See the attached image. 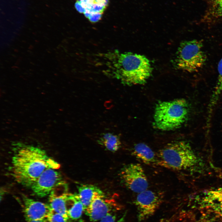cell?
Returning a JSON list of instances; mask_svg holds the SVG:
<instances>
[{"label":"cell","mask_w":222,"mask_h":222,"mask_svg":"<svg viewBox=\"0 0 222 222\" xmlns=\"http://www.w3.org/2000/svg\"><path fill=\"white\" fill-rule=\"evenodd\" d=\"M80 222H85L82 220H80Z\"/></svg>","instance_id":"obj_26"},{"label":"cell","mask_w":222,"mask_h":222,"mask_svg":"<svg viewBox=\"0 0 222 222\" xmlns=\"http://www.w3.org/2000/svg\"><path fill=\"white\" fill-rule=\"evenodd\" d=\"M126 215V212H125L121 218L117 220L115 215L110 212L101 219L100 222H124Z\"/></svg>","instance_id":"obj_20"},{"label":"cell","mask_w":222,"mask_h":222,"mask_svg":"<svg viewBox=\"0 0 222 222\" xmlns=\"http://www.w3.org/2000/svg\"><path fill=\"white\" fill-rule=\"evenodd\" d=\"M98 143L108 150L114 152L120 148L121 142L119 136L111 133L102 134L97 141Z\"/></svg>","instance_id":"obj_16"},{"label":"cell","mask_w":222,"mask_h":222,"mask_svg":"<svg viewBox=\"0 0 222 222\" xmlns=\"http://www.w3.org/2000/svg\"><path fill=\"white\" fill-rule=\"evenodd\" d=\"M75 6L76 10L79 12L84 13L85 9L82 6L79 2L77 1L75 4Z\"/></svg>","instance_id":"obj_23"},{"label":"cell","mask_w":222,"mask_h":222,"mask_svg":"<svg viewBox=\"0 0 222 222\" xmlns=\"http://www.w3.org/2000/svg\"><path fill=\"white\" fill-rule=\"evenodd\" d=\"M138 194L134 203L137 209L138 219L140 222L154 214L162 203V197L157 192L147 189Z\"/></svg>","instance_id":"obj_8"},{"label":"cell","mask_w":222,"mask_h":222,"mask_svg":"<svg viewBox=\"0 0 222 222\" xmlns=\"http://www.w3.org/2000/svg\"><path fill=\"white\" fill-rule=\"evenodd\" d=\"M66 205L67 215L71 220H76L81 217L84 209L78 194L68 193Z\"/></svg>","instance_id":"obj_14"},{"label":"cell","mask_w":222,"mask_h":222,"mask_svg":"<svg viewBox=\"0 0 222 222\" xmlns=\"http://www.w3.org/2000/svg\"><path fill=\"white\" fill-rule=\"evenodd\" d=\"M14 148L11 174L15 181L24 186L30 187L46 169L57 170L60 167L58 162L39 147L21 144Z\"/></svg>","instance_id":"obj_1"},{"label":"cell","mask_w":222,"mask_h":222,"mask_svg":"<svg viewBox=\"0 0 222 222\" xmlns=\"http://www.w3.org/2000/svg\"><path fill=\"white\" fill-rule=\"evenodd\" d=\"M44 220L45 222H72L70 219L66 218L52 209Z\"/></svg>","instance_id":"obj_18"},{"label":"cell","mask_w":222,"mask_h":222,"mask_svg":"<svg viewBox=\"0 0 222 222\" xmlns=\"http://www.w3.org/2000/svg\"><path fill=\"white\" fill-rule=\"evenodd\" d=\"M68 194L67 190L59 193L55 190L49 195L48 204L53 210L66 218L70 219L67 214L66 205Z\"/></svg>","instance_id":"obj_13"},{"label":"cell","mask_w":222,"mask_h":222,"mask_svg":"<svg viewBox=\"0 0 222 222\" xmlns=\"http://www.w3.org/2000/svg\"><path fill=\"white\" fill-rule=\"evenodd\" d=\"M112 202L106 198L100 190L95 193L90 204L84 211L91 221H97L111 212L112 209Z\"/></svg>","instance_id":"obj_9"},{"label":"cell","mask_w":222,"mask_h":222,"mask_svg":"<svg viewBox=\"0 0 222 222\" xmlns=\"http://www.w3.org/2000/svg\"><path fill=\"white\" fill-rule=\"evenodd\" d=\"M56 169L45 170L30 187L34 194L40 197L49 196L57 187L66 184L61 174Z\"/></svg>","instance_id":"obj_7"},{"label":"cell","mask_w":222,"mask_h":222,"mask_svg":"<svg viewBox=\"0 0 222 222\" xmlns=\"http://www.w3.org/2000/svg\"><path fill=\"white\" fill-rule=\"evenodd\" d=\"M109 0H95V3H96L106 8L109 5Z\"/></svg>","instance_id":"obj_22"},{"label":"cell","mask_w":222,"mask_h":222,"mask_svg":"<svg viewBox=\"0 0 222 222\" xmlns=\"http://www.w3.org/2000/svg\"><path fill=\"white\" fill-rule=\"evenodd\" d=\"M27 222H45L44 220H27Z\"/></svg>","instance_id":"obj_24"},{"label":"cell","mask_w":222,"mask_h":222,"mask_svg":"<svg viewBox=\"0 0 222 222\" xmlns=\"http://www.w3.org/2000/svg\"><path fill=\"white\" fill-rule=\"evenodd\" d=\"M107 75L127 85L143 84L152 71L149 60L145 56L130 52L121 53L116 50L103 54Z\"/></svg>","instance_id":"obj_2"},{"label":"cell","mask_w":222,"mask_h":222,"mask_svg":"<svg viewBox=\"0 0 222 222\" xmlns=\"http://www.w3.org/2000/svg\"><path fill=\"white\" fill-rule=\"evenodd\" d=\"M132 154L136 159L145 164H157V154L145 143L136 144L133 149Z\"/></svg>","instance_id":"obj_12"},{"label":"cell","mask_w":222,"mask_h":222,"mask_svg":"<svg viewBox=\"0 0 222 222\" xmlns=\"http://www.w3.org/2000/svg\"><path fill=\"white\" fill-rule=\"evenodd\" d=\"M84 0H77V1L79 2H81V1H83Z\"/></svg>","instance_id":"obj_25"},{"label":"cell","mask_w":222,"mask_h":222,"mask_svg":"<svg viewBox=\"0 0 222 222\" xmlns=\"http://www.w3.org/2000/svg\"><path fill=\"white\" fill-rule=\"evenodd\" d=\"M102 14L100 13L92 12L88 18L91 22H97L101 19Z\"/></svg>","instance_id":"obj_21"},{"label":"cell","mask_w":222,"mask_h":222,"mask_svg":"<svg viewBox=\"0 0 222 222\" xmlns=\"http://www.w3.org/2000/svg\"><path fill=\"white\" fill-rule=\"evenodd\" d=\"M78 195L84 207V211L89 206L95 193L101 189L94 185L80 184L77 186Z\"/></svg>","instance_id":"obj_15"},{"label":"cell","mask_w":222,"mask_h":222,"mask_svg":"<svg viewBox=\"0 0 222 222\" xmlns=\"http://www.w3.org/2000/svg\"><path fill=\"white\" fill-rule=\"evenodd\" d=\"M208 12L207 18H217L222 16V0H215L213 4Z\"/></svg>","instance_id":"obj_19"},{"label":"cell","mask_w":222,"mask_h":222,"mask_svg":"<svg viewBox=\"0 0 222 222\" xmlns=\"http://www.w3.org/2000/svg\"><path fill=\"white\" fill-rule=\"evenodd\" d=\"M218 76L217 84L210 100L209 109L210 112L212 109L216 104L219 96L222 91V58L219 61L218 66Z\"/></svg>","instance_id":"obj_17"},{"label":"cell","mask_w":222,"mask_h":222,"mask_svg":"<svg viewBox=\"0 0 222 222\" xmlns=\"http://www.w3.org/2000/svg\"><path fill=\"white\" fill-rule=\"evenodd\" d=\"M203 47L202 42L196 39L182 43L176 53V67L189 72L198 71L205 64L207 59Z\"/></svg>","instance_id":"obj_5"},{"label":"cell","mask_w":222,"mask_h":222,"mask_svg":"<svg viewBox=\"0 0 222 222\" xmlns=\"http://www.w3.org/2000/svg\"><path fill=\"white\" fill-rule=\"evenodd\" d=\"M120 176L126 187L132 191L138 193L147 189L148 182L141 165L138 163H131L121 169Z\"/></svg>","instance_id":"obj_6"},{"label":"cell","mask_w":222,"mask_h":222,"mask_svg":"<svg viewBox=\"0 0 222 222\" xmlns=\"http://www.w3.org/2000/svg\"><path fill=\"white\" fill-rule=\"evenodd\" d=\"M157 156V164L174 170L195 169L202 165L200 159L189 143L183 141L167 144Z\"/></svg>","instance_id":"obj_3"},{"label":"cell","mask_w":222,"mask_h":222,"mask_svg":"<svg viewBox=\"0 0 222 222\" xmlns=\"http://www.w3.org/2000/svg\"><path fill=\"white\" fill-rule=\"evenodd\" d=\"M189 112V105L185 99L161 102L155 108L154 125L163 130L177 129L186 120Z\"/></svg>","instance_id":"obj_4"},{"label":"cell","mask_w":222,"mask_h":222,"mask_svg":"<svg viewBox=\"0 0 222 222\" xmlns=\"http://www.w3.org/2000/svg\"><path fill=\"white\" fill-rule=\"evenodd\" d=\"M23 197V210L27 220H44L51 210L48 204L27 197Z\"/></svg>","instance_id":"obj_11"},{"label":"cell","mask_w":222,"mask_h":222,"mask_svg":"<svg viewBox=\"0 0 222 222\" xmlns=\"http://www.w3.org/2000/svg\"><path fill=\"white\" fill-rule=\"evenodd\" d=\"M201 208L207 210L222 220V188L204 192L199 200Z\"/></svg>","instance_id":"obj_10"}]
</instances>
